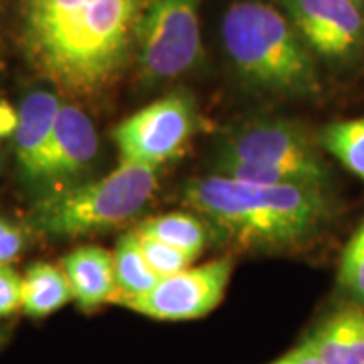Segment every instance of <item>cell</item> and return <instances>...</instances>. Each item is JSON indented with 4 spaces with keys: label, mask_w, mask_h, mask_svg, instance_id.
<instances>
[{
    "label": "cell",
    "mask_w": 364,
    "mask_h": 364,
    "mask_svg": "<svg viewBox=\"0 0 364 364\" xmlns=\"http://www.w3.org/2000/svg\"><path fill=\"white\" fill-rule=\"evenodd\" d=\"M326 364H364V307L332 312L306 339Z\"/></svg>",
    "instance_id": "cell-13"
},
{
    "label": "cell",
    "mask_w": 364,
    "mask_h": 364,
    "mask_svg": "<svg viewBox=\"0 0 364 364\" xmlns=\"http://www.w3.org/2000/svg\"><path fill=\"white\" fill-rule=\"evenodd\" d=\"M338 282L354 304L364 307V221L354 231L341 255Z\"/></svg>",
    "instance_id": "cell-18"
},
{
    "label": "cell",
    "mask_w": 364,
    "mask_h": 364,
    "mask_svg": "<svg viewBox=\"0 0 364 364\" xmlns=\"http://www.w3.org/2000/svg\"><path fill=\"white\" fill-rule=\"evenodd\" d=\"M19 120V110L12 108L7 102H0V139L14 135Z\"/></svg>",
    "instance_id": "cell-23"
},
{
    "label": "cell",
    "mask_w": 364,
    "mask_h": 364,
    "mask_svg": "<svg viewBox=\"0 0 364 364\" xmlns=\"http://www.w3.org/2000/svg\"><path fill=\"white\" fill-rule=\"evenodd\" d=\"M233 273V260L220 258L188 267L164 277L149 292L117 302L129 311L166 322L193 321L208 316L225 299Z\"/></svg>",
    "instance_id": "cell-6"
},
{
    "label": "cell",
    "mask_w": 364,
    "mask_h": 364,
    "mask_svg": "<svg viewBox=\"0 0 364 364\" xmlns=\"http://www.w3.org/2000/svg\"><path fill=\"white\" fill-rule=\"evenodd\" d=\"M24 247V235L17 226L0 220V267L9 265Z\"/></svg>",
    "instance_id": "cell-21"
},
{
    "label": "cell",
    "mask_w": 364,
    "mask_h": 364,
    "mask_svg": "<svg viewBox=\"0 0 364 364\" xmlns=\"http://www.w3.org/2000/svg\"><path fill=\"white\" fill-rule=\"evenodd\" d=\"M218 161L265 167H290L329 177L324 161L309 136L284 122H260L230 135Z\"/></svg>",
    "instance_id": "cell-8"
},
{
    "label": "cell",
    "mask_w": 364,
    "mask_h": 364,
    "mask_svg": "<svg viewBox=\"0 0 364 364\" xmlns=\"http://www.w3.org/2000/svg\"><path fill=\"white\" fill-rule=\"evenodd\" d=\"M268 364H326L318 358V354L314 351L312 346L307 341H302L297 348H294L292 351L287 353L285 356H282L275 361Z\"/></svg>",
    "instance_id": "cell-22"
},
{
    "label": "cell",
    "mask_w": 364,
    "mask_h": 364,
    "mask_svg": "<svg viewBox=\"0 0 364 364\" xmlns=\"http://www.w3.org/2000/svg\"><path fill=\"white\" fill-rule=\"evenodd\" d=\"M184 201L236 248L252 253L299 252L321 235L331 216L324 189L248 184L221 174L191 181Z\"/></svg>",
    "instance_id": "cell-2"
},
{
    "label": "cell",
    "mask_w": 364,
    "mask_h": 364,
    "mask_svg": "<svg viewBox=\"0 0 364 364\" xmlns=\"http://www.w3.org/2000/svg\"><path fill=\"white\" fill-rule=\"evenodd\" d=\"M194 120V107L184 95L147 105L113 130L120 162L159 169L181 152L193 135Z\"/></svg>",
    "instance_id": "cell-7"
},
{
    "label": "cell",
    "mask_w": 364,
    "mask_h": 364,
    "mask_svg": "<svg viewBox=\"0 0 364 364\" xmlns=\"http://www.w3.org/2000/svg\"><path fill=\"white\" fill-rule=\"evenodd\" d=\"M73 300V289L63 268L38 262L22 277V306L27 316L41 318Z\"/></svg>",
    "instance_id": "cell-14"
},
{
    "label": "cell",
    "mask_w": 364,
    "mask_h": 364,
    "mask_svg": "<svg viewBox=\"0 0 364 364\" xmlns=\"http://www.w3.org/2000/svg\"><path fill=\"white\" fill-rule=\"evenodd\" d=\"M136 238H139V243L140 247H142V252L145 255V258H147L150 268H152L161 279L184 270V268L191 267V263L196 260L193 255L181 252V250L171 247V245L162 243V241H157L142 235H136Z\"/></svg>",
    "instance_id": "cell-19"
},
{
    "label": "cell",
    "mask_w": 364,
    "mask_h": 364,
    "mask_svg": "<svg viewBox=\"0 0 364 364\" xmlns=\"http://www.w3.org/2000/svg\"><path fill=\"white\" fill-rule=\"evenodd\" d=\"M97 150L98 136L90 117L73 105H61L34 182L66 184L88 169Z\"/></svg>",
    "instance_id": "cell-10"
},
{
    "label": "cell",
    "mask_w": 364,
    "mask_h": 364,
    "mask_svg": "<svg viewBox=\"0 0 364 364\" xmlns=\"http://www.w3.org/2000/svg\"><path fill=\"white\" fill-rule=\"evenodd\" d=\"M318 140L331 156L364 182V117L324 127Z\"/></svg>",
    "instance_id": "cell-17"
},
{
    "label": "cell",
    "mask_w": 364,
    "mask_h": 364,
    "mask_svg": "<svg viewBox=\"0 0 364 364\" xmlns=\"http://www.w3.org/2000/svg\"><path fill=\"white\" fill-rule=\"evenodd\" d=\"M2 341H4V332L0 329V344H2Z\"/></svg>",
    "instance_id": "cell-24"
},
{
    "label": "cell",
    "mask_w": 364,
    "mask_h": 364,
    "mask_svg": "<svg viewBox=\"0 0 364 364\" xmlns=\"http://www.w3.org/2000/svg\"><path fill=\"white\" fill-rule=\"evenodd\" d=\"M135 39L149 80L189 71L201 56L199 0H142Z\"/></svg>",
    "instance_id": "cell-5"
},
{
    "label": "cell",
    "mask_w": 364,
    "mask_h": 364,
    "mask_svg": "<svg viewBox=\"0 0 364 364\" xmlns=\"http://www.w3.org/2000/svg\"><path fill=\"white\" fill-rule=\"evenodd\" d=\"M223 43L245 78L275 91H311L316 68L282 14L262 2H236L223 17Z\"/></svg>",
    "instance_id": "cell-3"
},
{
    "label": "cell",
    "mask_w": 364,
    "mask_h": 364,
    "mask_svg": "<svg viewBox=\"0 0 364 364\" xmlns=\"http://www.w3.org/2000/svg\"><path fill=\"white\" fill-rule=\"evenodd\" d=\"M113 268H115L117 294L112 299V304L149 292L161 280V277L150 268L134 231L118 240L113 252Z\"/></svg>",
    "instance_id": "cell-15"
},
{
    "label": "cell",
    "mask_w": 364,
    "mask_h": 364,
    "mask_svg": "<svg viewBox=\"0 0 364 364\" xmlns=\"http://www.w3.org/2000/svg\"><path fill=\"white\" fill-rule=\"evenodd\" d=\"M61 103L56 95L36 91L29 95L19 108L16 132V154L21 171L27 179L36 181L44 150L51 139Z\"/></svg>",
    "instance_id": "cell-12"
},
{
    "label": "cell",
    "mask_w": 364,
    "mask_h": 364,
    "mask_svg": "<svg viewBox=\"0 0 364 364\" xmlns=\"http://www.w3.org/2000/svg\"><path fill=\"white\" fill-rule=\"evenodd\" d=\"M157 169L120 162L115 171L97 181L63 188L38 201L31 221L48 236H80L129 221L152 198Z\"/></svg>",
    "instance_id": "cell-4"
},
{
    "label": "cell",
    "mask_w": 364,
    "mask_h": 364,
    "mask_svg": "<svg viewBox=\"0 0 364 364\" xmlns=\"http://www.w3.org/2000/svg\"><path fill=\"white\" fill-rule=\"evenodd\" d=\"M299 38L326 58L351 53L361 39L363 19L354 0H290Z\"/></svg>",
    "instance_id": "cell-9"
},
{
    "label": "cell",
    "mask_w": 364,
    "mask_h": 364,
    "mask_svg": "<svg viewBox=\"0 0 364 364\" xmlns=\"http://www.w3.org/2000/svg\"><path fill=\"white\" fill-rule=\"evenodd\" d=\"M22 306V277L11 265L0 267V318Z\"/></svg>",
    "instance_id": "cell-20"
},
{
    "label": "cell",
    "mask_w": 364,
    "mask_h": 364,
    "mask_svg": "<svg viewBox=\"0 0 364 364\" xmlns=\"http://www.w3.org/2000/svg\"><path fill=\"white\" fill-rule=\"evenodd\" d=\"M142 0H24L29 61L70 97H93L129 58Z\"/></svg>",
    "instance_id": "cell-1"
},
{
    "label": "cell",
    "mask_w": 364,
    "mask_h": 364,
    "mask_svg": "<svg viewBox=\"0 0 364 364\" xmlns=\"http://www.w3.org/2000/svg\"><path fill=\"white\" fill-rule=\"evenodd\" d=\"M63 272L73 289V300L83 311L112 302L117 294L113 253L100 247H81L63 258Z\"/></svg>",
    "instance_id": "cell-11"
},
{
    "label": "cell",
    "mask_w": 364,
    "mask_h": 364,
    "mask_svg": "<svg viewBox=\"0 0 364 364\" xmlns=\"http://www.w3.org/2000/svg\"><path fill=\"white\" fill-rule=\"evenodd\" d=\"M136 235L149 236L171 245L196 258L208 243V231L201 220L189 213H167L145 220L134 230Z\"/></svg>",
    "instance_id": "cell-16"
}]
</instances>
